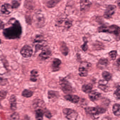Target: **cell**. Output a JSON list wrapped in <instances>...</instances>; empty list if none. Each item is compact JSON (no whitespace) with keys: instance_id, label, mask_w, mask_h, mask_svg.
<instances>
[{"instance_id":"cell-16","label":"cell","mask_w":120,"mask_h":120,"mask_svg":"<svg viewBox=\"0 0 120 120\" xmlns=\"http://www.w3.org/2000/svg\"><path fill=\"white\" fill-rule=\"evenodd\" d=\"M11 8H12V6L10 4H5L1 6V12L3 14L8 15L11 12Z\"/></svg>"},{"instance_id":"cell-33","label":"cell","mask_w":120,"mask_h":120,"mask_svg":"<svg viewBox=\"0 0 120 120\" xmlns=\"http://www.w3.org/2000/svg\"><path fill=\"white\" fill-rule=\"evenodd\" d=\"M88 47L87 41L84 40V44L81 46L82 49L84 51H86L88 49Z\"/></svg>"},{"instance_id":"cell-11","label":"cell","mask_w":120,"mask_h":120,"mask_svg":"<svg viewBox=\"0 0 120 120\" xmlns=\"http://www.w3.org/2000/svg\"><path fill=\"white\" fill-rule=\"evenodd\" d=\"M62 63L61 60L58 58H55L52 61L51 68L52 72H56L58 71L60 66Z\"/></svg>"},{"instance_id":"cell-8","label":"cell","mask_w":120,"mask_h":120,"mask_svg":"<svg viewBox=\"0 0 120 120\" xmlns=\"http://www.w3.org/2000/svg\"><path fill=\"white\" fill-rule=\"evenodd\" d=\"M116 10V6L114 5H109L107 7L104 12V18L106 19L111 18L115 12Z\"/></svg>"},{"instance_id":"cell-19","label":"cell","mask_w":120,"mask_h":120,"mask_svg":"<svg viewBox=\"0 0 120 120\" xmlns=\"http://www.w3.org/2000/svg\"><path fill=\"white\" fill-rule=\"evenodd\" d=\"M39 71L37 69H33L30 72V81L34 82H35L37 81V78L39 77Z\"/></svg>"},{"instance_id":"cell-34","label":"cell","mask_w":120,"mask_h":120,"mask_svg":"<svg viewBox=\"0 0 120 120\" xmlns=\"http://www.w3.org/2000/svg\"><path fill=\"white\" fill-rule=\"evenodd\" d=\"M7 92L4 90H1L0 91V99L1 100L5 98L7 95Z\"/></svg>"},{"instance_id":"cell-3","label":"cell","mask_w":120,"mask_h":120,"mask_svg":"<svg viewBox=\"0 0 120 120\" xmlns=\"http://www.w3.org/2000/svg\"><path fill=\"white\" fill-rule=\"evenodd\" d=\"M34 44L35 45V52H37L47 46V42L43 38L41 35H37L34 39Z\"/></svg>"},{"instance_id":"cell-23","label":"cell","mask_w":120,"mask_h":120,"mask_svg":"<svg viewBox=\"0 0 120 120\" xmlns=\"http://www.w3.org/2000/svg\"><path fill=\"white\" fill-rule=\"evenodd\" d=\"M92 88H93L92 85L91 84L89 83L87 84L83 85L82 87V90L85 93L89 94L91 91Z\"/></svg>"},{"instance_id":"cell-37","label":"cell","mask_w":120,"mask_h":120,"mask_svg":"<svg viewBox=\"0 0 120 120\" xmlns=\"http://www.w3.org/2000/svg\"><path fill=\"white\" fill-rule=\"evenodd\" d=\"M116 62H117V64L118 66L119 70L120 71V58H118V59L117 60Z\"/></svg>"},{"instance_id":"cell-24","label":"cell","mask_w":120,"mask_h":120,"mask_svg":"<svg viewBox=\"0 0 120 120\" xmlns=\"http://www.w3.org/2000/svg\"><path fill=\"white\" fill-rule=\"evenodd\" d=\"M33 92L30 90H24L22 92V96L25 98H28L31 97L33 95Z\"/></svg>"},{"instance_id":"cell-28","label":"cell","mask_w":120,"mask_h":120,"mask_svg":"<svg viewBox=\"0 0 120 120\" xmlns=\"http://www.w3.org/2000/svg\"><path fill=\"white\" fill-rule=\"evenodd\" d=\"M102 76L106 81L108 82L112 78V75L107 71H104L102 74Z\"/></svg>"},{"instance_id":"cell-17","label":"cell","mask_w":120,"mask_h":120,"mask_svg":"<svg viewBox=\"0 0 120 120\" xmlns=\"http://www.w3.org/2000/svg\"><path fill=\"white\" fill-rule=\"evenodd\" d=\"M101 94L99 92L95 91H91L89 93V97L91 101H97L101 97Z\"/></svg>"},{"instance_id":"cell-7","label":"cell","mask_w":120,"mask_h":120,"mask_svg":"<svg viewBox=\"0 0 120 120\" xmlns=\"http://www.w3.org/2000/svg\"><path fill=\"white\" fill-rule=\"evenodd\" d=\"M21 55L25 58L30 57L33 54L32 48L28 45H25L21 48L20 50Z\"/></svg>"},{"instance_id":"cell-9","label":"cell","mask_w":120,"mask_h":120,"mask_svg":"<svg viewBox=\"0 0 120 120\" xmlns=\"http://www.w3.org/2000/svg\"><path fill=\"white\" fill-rule=\"evenodd\" d=\"M86 112L89 114L93 115H97L99 113H103L105 111L104 109L101 108L95 107H88L85 109Z\"/></svg>"},{"instance_id":"cell-14","label":"cell","mask_w":120,"mask_h":120,"mask_svg":"<svg viewBox=\"0 0 120 120\" xmlns=\"http://www.w3.org/2000/svg\"><path fill=\"white\" fill-rule=\"evenodd\" d=\"M64 98L67 101H69L74 104L78 103L80 99L79 97L77 95H72L70 94L66 95L64 96Z\"/></svg>"},{"instance_id":"cell-35","label":"cell","mask_w":120,"mask_h":120,"mask_svg":"<svg viewBox=\"0 0 120 120\" xmlns=\"http://www.w3.org/2000/svg\"><path fill=\"white\" fill-rule=\"evenodd\" d=\"M44 114H45V116L47 118H50L52 117L51 113L48 110L45 111L44 112Z\"/></svg>"},{"instance_id":"cell-15","label":"cell","mask_w":120,"mask_h":120,"mask_svg":"<svg viewBox=\"0 0 120 120\" xmlns=\"http://www.w3.org/2000/svg\"><path fill=\"white\" fill-rule=\"evenodd\" d=\"M60 50L61 53L64 56H67L68 55L69 50L66 44L64 41H61L60 44Z\"/></svg>"},{"instance_id":"cell-6","label":"cell","mask_w":120,"mask_h":120,"mask_svg":"<svg viewBox=\"0 0 120 120\" xmlns=\"http://www.w3.org/2000/svg\"><path fill=\"white\" fill-rule=\"evenodd\" d=\"M91 66V64L86 61H82L81 62L79 68V75L81 77H86L87 76L88 69Z\"/></svg>"},{"instance_id":"cell-26","label":"cell","mask_w":120,"mask_h":120,"mask_svg":"<svg viewBox=\"0 0 120 120\" xmlns=\"http://www.w3.org/2000/svg\"><path fill=\"white\" fill-rule=\"evenodd\" d=\"M108 64V61L107 59L106 58H102L100 59L98 62V66L100 68H104L107 66Z\"/></svg>"},{"instance_id":"cell-25","label":"cell","mask_w":120,"mask_h":120,"mask_svg":"<svg viewBox=\"0 0 120 120\" xmlns=\"http://www.w3.org/2000/svg\"><path fill=\"white\" fill-rule=\"evenodd\" d=\"M113 112L115 115L118 116L120 115V105L116 104L113 105L112 109Z\"/></svg>"},{"instance_id":"cell-22","label":"cell","mask_w":120,"mask_h":120,"mask_svg":"<svg viewBox=\"0 0 120 120\" xmlns=\"http://www.w3.org/2000/svg\"><path fill=\"white\" fill-rule=\"evenodd\" d=\"M44 113V112L42 109H37L35 112L36 120H43V116Z\"/></svg>"},{"instance_id":"cell-1","label":"cell","mask_w":120,"mask_h":120,"mask_svg":"<svg viewBox=\"0 0 120 120\" xmlns=\"http://www.w3.org/2000/svg\"><path fill=\"white\" fill-rule=\"evenodd\" d=\"M11 26L4 29L3 35L6 39H15L20 38L22 30L20 23L18 20L11 18L8 22Z\"/></svg>"},{"instance_id":"cell-5","label":"cell","mask_w":120,"mask_h":120,"mask_svg":"<svg viewBox=\"0 0 120 120\" xmlns=\"http://www.w3.org/2000/svg\"><path fill=\"white\" fill-rule=\"evenodd\" d=\"M63 113L65 117L69 120H76L78 116L77 113L71 109H64L63 110Z\"/></svg>"},{"instance_id":"cell-20","label":"cell","mask_w":120,"mask_h":120,"mask_svg":"<svg viewBox=\"0 0 120 120\" xmlns=\"http://www.w3.org/2000/svg\"><path fill=\"white\" fill-rule=\"evenodd\" d=\"M48 98L49 99L53 100L56 99L59 96L58 92L54 91H49L48 92Z\"/></svg>"},{"instance_id":"cell-38","label":"cell","mask_w":120,"mask_h":120,"mask_svg":"<svg viewBox=\"0 0 120 120\" xmlns=\"http://www.w3.org/2000/svg\"><path fill=\"white\" fill-rule=\"evenodd\" d=\"M4 25L3 24V22L2 21H1L0 24V29L1 30L4 29Z\"/></svg>"},{"instance_id":"cell-21","label":"cell","mask_w":120,"mask_h":120,"mask_svg":"<svg viewBox=\"0 0 120 120\" xmlns=\"http://www.w3.org/2000/svg\"><path fill=\"white\" fill-rule=\"evenodd\" d=\"M107 81L106 80H101L99 82L98 88L104 92H107L108 90V87L106 86Z\"/></svg>"},{"instance_id":"cell-4","label":"cell","mask_w":120,"mask_h":120,"mask_svg":"<svg viewBox=\"0 0 120 120\" xmlns=\"http://www.w3.org/2000/svg\"><path fill=\"white\" fill-rule=\"evenodd\" d=\"M59 84L62 91L65 94H68L71 93L73 91V88L70 82L63 77H60Z\"/></svg>"},{"instance_id":"cell-30","label":"cell","mask_w":120,"mask_h":120,"mask_svg":"<svg viewBox=\"0 0 120 120\" xmlns=\"http://www.w3.org/2000/svg\"><path fill=\"white\" fill-rule=\"evenodd\" d=\"M19 114L17 112L13 113L10 117V120H19Z\"/></svg>"},{"instance_id":"cell-13","label":"cell","mask_w":120,"mask_h":120,"mask_svg":"<svg viewBox=\"0 0 120 120\" xmlns=\"http://www.w3.org/2000/svg\"><path fill=\"white\" fill-rule=\"evenodd\" d=\"M91 4L89 0H82L80 2V10L81 11H86L89 8Z\"/></svg>"},{"instance_id":"cell-32","label":"cell","mask_w":120,"mask_h":120,"mask_svg":"<svg viewBox=\"0 0 120 120\" xmlns=\"http://www.w3.org/2000/svg\"><path fill=\"white\" fill-rule=\"evenodd\" d=\"M20 4L18 1L16 0L13 1L12 2V8H16L19 6Z\"/></svg>"},{"instance_id":"cell-29","label":"cell","mask_w":120,"mask_h":120,"mask_svg":"<svg viewBox=\"0 0 120 120\" xmlns=\"http://www.w3.org/2000/svg\"><path fill=\"white\" fill-rule=\"evenodd\" d=\"M109 55L111 60H115L117 56V53L116 51H112L109 53Z\"/></svg>"},{"instance_id":"cell-36","label":"cell","mask_w":120,"mask_h":120,"mask_svg":"<svg viewBox=\"0 0 120 120\" xmlns=\"http://www.w3.org/2000/svg\"><path fill=\"white\" fill-rule=\"evenodd\" d=\"M7 80L6 79H4L1 77L0 79V85L1 86H3L4 85H5L7 82Z\"/></svg>"},{"instance_id":"cell-10","label":"cell","mask_w":120,"mask_h":120,"mask_svg":"<svg viewBox=\"0 0 120 120\" xmlns=\"http://www.w3.org/2000/svg\"><path fill=\"white\" fill-rule=\"evenodd\" d=\"M52 53L50 49L46 48L42 50L41 52L39 55V57L41 60H46L50 58Z\"/></svg>"},{"instance_id":"cell-2","label":"cell","mask_w":120,"mask_h":120,"mask_svg":"<svg viewBox=\"0 0 120 120\" xmlns=\"http://www.w3.org/2000/svg\"><path fill=\"white\" fill-rule=\"evenodd\" d=\"M98 30L99 32H107L114 34L117 41L120 39V27L117 25H113L108 26H102L99 27Z\"/></svg>"},{"instance_id":"cell-27","label":"cell","mask_w":120,"mask_h":120,"mask_svg":"<svg viewBox=\"0 0 120 120\" xmlns=\"http://www.w3.org/2000/svg\"><path fill=\"white\" fill-rule=\"evenodd\" d=\"M61 0H50L46 3V6L48 8H53L55 7Z\"/></svg>"},{"instance_id":"cell-12","label":"cell","mask_w":120,"mask_h":120,"mask_svg":"<svg viewBox=\"0 0 120 120\" xmlns=\"http://www.w3.org/2000/svg\"><path fill=\"white\" fill-rule=\"evenodd\" d=\"M45 19L43 15L40 13H36L35 15L36 24L39 26H42L45 22Z\"/></svg>"},{"instance_id":"cell-31","label":"cell","mask_w":120,"mask_h":120,"mask_svg":"<svg viewBox=\"0 0 120 120\" xmlns=\"http://www.w3.org/2000/svg\"><path fill=\"white\" fill-rule=\"evenodd\" d=\"M115 96L118 99H120V86L118 87L114 92Z\"/></svg>"},{"instance_id":"cell-18","label":"cell","mask_w":120,"mask_h":120,"mask_svg":"<svg viewBox=\"0 0 120 120\" xmlns=\"http://www.w3.org/2000/svg\"><path fill=\"white\" fill-rule=\"evenodd\" d=\"M9 101L11 110L13 111L17 109V99L15 96L14 95H11Z\"/></svg>"}]
</instances>
